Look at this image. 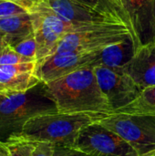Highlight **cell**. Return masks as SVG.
<instances>
[{
  "label": "cell",
  "instance_id": "cell-27",
  "mask_svg": "<svg viewBox=\"0 0 155 156\" xmlns=\"http://www.w3.org/2000/svg\"><path fill=\"white\" fill-rule=\"evenodd\" d=\"M7 94H8V91H0V103L6 97Z\"/></svg>",
  "mask_w": 155,
  "mask_h": 156
},
{
  "label": "cell",
  "instance_id": "cell-28",
  "mask_svg": "<svg viewBox=\"0 0 155 156\" xmlns=\"http://www.w3.org/2000/svg\"><path fill=\"white\" fill-rule=\"evenodd\" d=\"M113 1H114V2H115L116 4H117V5H119V6H120V7H121V8H122V9L123 10V6H122V0H113ZM123 11H124V10H123ZM124 12H125V11H124ZM125 14H126V13H125Z\"/></svg>",
  "mask_w": 155,
  "mask_h": 156
},
{
  "label": "cell",
  "instance_id": "cell-24",
  "mask_svg": "<svg viewBox=\"0 0 155 156\" xmlns=\"http://www.w3.org/2000/svg\"><path fill=\"white\" fill-rule=\"evenodd\" d=\"M12 1L19 4L24 8H26V10H28V12L31 9V7L35 5V3L37 2V0H12Z\"/></svg>",
  "mask_w": 155,
  "mask_h": 156
},
{
  "label": "cell",
  "instance_id": "cell-20",
  "mask_svg": "<svg viewBox=\"0 0 155 156\" xmlns=\"http://www.w3.org/2000/svg\"><path fill=\"white\" fill-rule=\"evenodd\" d=\"M18 54L37 61V41L34 34L12 48Z\"/></svg>",
  "mask_w": 155,
  "mask_h": 156
},
{
  "label": "cell",
  "instance_id": "cell-26",
  "mask_svg": "<svg viewBox=\"0 0 155 156\" xmlns=\"http://www.w3.org/2000/svg\"><path fill=\"white\" fill-rule=\"evenodd\" d=\"M0 150H1V152L3 153L4 156H10L9 155V154H8V152H7V150L5 149V145H4L3 142H0Z\"/></svg>",
  "mask_w": 155,
  "mask_h": 156
},
{
  "label": "cell",
  "instance_id": "cell-9",
  "mask_svg": "<svg viewBox=\"0 0 155 156\" xmlns=\"http://www.w3.org/2000/svg\"><path fill=\"white\" fill-rule=\"evenodd\" d=\"M102 49L54 53L37 63L36 75L45 83L87 67H97Z\"/></svg>",
  "mask_w": 155,
  "mask_h": 156
},
{
  "label": "cell",
  "instance_id": "cell-3",
  "mask_svg": "<svg viewBox=\"0 0 155 156\" xmlns=\"http://www.w3.org/2000/svg\"><path fill=\"white\" fill-rule=\"evenodd\" d=\"M103 115L87 113L52 112L36 116L24 125L21 133L11 138L32 143H50L54 145L73 147L79 133ZM10 139V138H9Z\"/></svg>",
  "mask_w": 155,
  "mask_h": 156
},
{
  "label": "cell",
  "instance_id": "cell-10",
  "mask_svg": "<svg viewBox=\"0 0 155 156\" xmlns=\"http://www.w3.org/2000/svg\"><path fill=\"white\" fill-rule=\"evenodd\" d=\"M122 3L135 51L155 42V0H122Z\"/></svg>",
  "mask_w": 155,
  "mask_h": 156
},
{
  "label": "cell",
  "instance_id": "cell-17",
  "mask_svg": "<svg viewBox=\"0 0 155 156\" xmlns=\"http://www.w3.org/2000/svg\"><path fill=\"white\" fill-rule=\"evenodd\" d=\"M3 144L10 156H33L35 143L10 138L5 142H3Z\"/></svg>",
  "mask_w": 155,
  "mask_h": 156
},
{
  "label": "cell",
  "instance_id": "cell-23",
  "mask_svg": "<svg viewBox=\"0 0 155 156\" xmlns=\"http://www.w3.org/2000/svg\"><path fill=\"white\" fill-rule=\"evenodd\" d=\"M53 156H89L86 154L73 148V147H66V146H58L55 145V151Z\"/></svg>",
  "mask_w": 155,
  "mask_h": 156
},
{
  "label": "cell",
  "instance_id": "cell-16",
  "mask_svg": "<svg viewBox=\"0 0 155 156\" xmlns=\"http://www.w3.org/2000/svg\"><path fill=\"white\" fill-rule=\"evenodd\" d=\"M114 112L155 116V86L143 90L135 101Z\"/></svg>",
  "mask_w": 155,
  "mask_h": 156
},
{
  "label": "cell",
  "instance_id": "cell-18",
  "mask_svg": "<svg viewBox=\"0 0 155 156\" xmlns=\"http://www.w3.org/2000/svg\"><path fill=\"white\" fill-rule=\"evenodd\" d=\"M79 2H82L86 5H91L93 7H100V8H105L108 10H111L117 15L120 16V17L122 19L123 23L129 27L130 29V23L128 20V17L125 14V12L113 0H78Z\"/></svg>",
  "mask_w": 155,
  "mask_h": 156
},
{
  "label": "cell",
  "instance_id": "cell-13",
  "mask_svg": "<svg viewBox=\"0 0 155 156\" xmlns=\"http://www.w3.org/2000/svg\"><path fill=\"white\" fill-rule=\"evenodd\" d=\"M37 61L0 66V86L8 92L26 91L40 82L36 75Z\"/></svg>",
  "mask_w": 155,
  "mask_h": 156
},
{
  "label": "cell",
  "instance_id": "cell-31",
  "mask_svg": "<svg viewBox=\"0 0 155 156\" xmlns=\"http://www.w3.org/2000/svg\"><path fill=\"white\" fill-rule=\"evenodd\" d=\"M0 156H4V154H3V153L1 152V150H0Z\"/></svg>",
  "mask_w": 155,
  "mask_h": 156
},
{
  "label": "cell",
  "instance_id": "cell-12",
  "mask_svg": "<svg viewBox=\"0 0 155 156\" xmlns=\"http://www.w3.org/2000/svg\"><path fill=\"white\" fill-rule=\"evenodd\" d=\"M123 70L142 90L155 86V42L136 51Z\"/></svg>",
  "mask_w": 155,
  "mask_h": 156
},
{
  "label": "cell",
  "instance_id": "cell-19",
  "mask_svg": "<svg viewBox=\"0 0 155 156\" xmlns=\"http://www.w3.org/2000/svg\"><path fill=\"white\" fill-rule=\"evenodd\" d=\"M33 61L36 60L18 54L9 46H6L0 51V66L16 65V64L33 62Z\"/></svg>",
  "mask_w": 155,
  "mask_h": 156
},
{
  "label": "cell",
  "instance_id": "cell-11",
  "mask_svg": "<svg viewBox=\"0 0 155 156\" xmlns=\"http://www.w3.org/2000/svg\"><path fill=\"white\" fill-rule=\"evenodd\" d=\"M62 17L79 23L124 24L116 13L100 7H93L78 0H41ZM125 25V24H124Z\"/></svg>",
  "mask_w": 155,
  "mask_h": 156
},
{
  "label": "cell",
  "instance_id": "cell-14",
  "mask_svg": "<svg viewBox=\"0 0 155 156\" xmlns=\"http://www.w3.org/2000/svg\"><path fill=\"white\" fill-rule=\"evenodd\" d=\"M0 30L4 33L6 45L13 48L34 34L30 14L0 18Z\"/></svg>",
  "mask_w": 155,
  "mask_h": 156
},
{
  "label": "cell",
  "instance_id": "cell-21",
  "mask_svg": "<svg viewBox=\"0 0 155 156\" xmlns=\"http://www.w3.org/2000/svg\"><path fill=\"white\" fill-rule=\"evenodd\" d=\"M29 13L19 4L12 0H0V18Z\"/></svg>",
  "mask_w": 155,
  "mask_h": 156
},
{
  "label": "cell",
  "instance_id": "cell-7",
  "mask_svg": "<svg viewBox=\"0 0 155 156\" xmlns=\"http://www.w3.org/2000/svg\"><path fill=\"white\" fill-rule=\"evenodd\" d=\"M73 148L89 156H139L124 139L98 122L79 133Z\"/></svg>",
  "mask_w": 155,
  "mask_h": 156
},
{
  "label": "cell",
  "instance_id": "cell-22",
  "mask_svg": "<svg viewBox=\"0 0 155 156\" xmlns=\"http://www.w3.org/2000/svg\"><path fill=\"white\" fill-rule=\"evenodd\" d=\"M55 145L50 143H35L33 156H53Z\"/></svg>",
  "mask_w": 155,
  "mask_h": 156
},
{
  "label": "cell",
  "instance_id": "cell-29",
  "mask_svg": "<svg viewBox=\"0 0 155 156\" xmlns=\"http://www.w3.org/2000/svg\"><path fill=\"white\" fill-rule=\"evenodd\" d=\"M142 156H155V150H153V151H152V152H150V153H148V154H146Z\"/></svg>",
  "mask_w": 155,
  "mask_h": 156
},
{
  "label": "cell",
  "instance_id": "cell-5",
  "mask_svg": "<svg viewBox=\"0 0 155 156\" xmlns=\"http://www.w3.org/2000/svg\"><path fill=\"white\" fill-rule=\"evenodd\" d=\"M97 122L124 139L139 156L155 150V116L111 112Z\"/></svg>",
  "mask_w": 155,
  "mask_h": 156
},
{
  "label": "cell",
  "instance_id": "cell-8",
  "mask_svg": "<svg viewBox=\"0 0 155 156\" xmlns=\"http://www.w3.org/2000/svg\"><path fill=\"white\" fill-rule=\"evenodd\" d=\"M94 71L100 88L112 112L132 103L143 91L135 81L124 72L123 68L97 66Z\"/></svg>",
  "mask_w": 155,
  "mask_h": 156
},
{
  "label": "cell",
  "instance_id": "cell-15",
  "mask_svg": "<svg viewBox=\"0 0 155 156\" xmlns=\"http://www.w3.org/2000/svg\"><path fill=\"white\" fill-rule=\"evenodd\" d=\"M132 37L110 45L101 51L98 66L110 68H123L135 55Z\"/></svg>",
  "mask_w": 155,
  "mask_h": 156
},
{
  "label": "cell",
  "instance_id": "cell-2",
  "mask_svg": "<svg viewBox=\"0 0 155 156\" xmlns=\"http://www.w3.org/2000/svg\"><path fill=\"white\" fill-rule=\"evenodd\" d=\"M57 112L43 81L26 91L8 92L0 103V142L18 135L30 119Z\"/></svg>",
  "mask_w": 155,
  "mask_h": 156
},
{
  "label": "cell",
  "instance_id": "cell-30",
  "mask_svg": "<svg viewBox=\"0 0 155 156\" xmlns=\"http://www.w3.org/2000/svg\"><path fill=\"white\" fill-rule=\"evenodd\" d=\"M0 91H6V90H4V89H3V88L0 86Z\"/></svg>",
  "mask_w": 155,
  "mask_h": 156
},
{
  "label": "cell",
  "instance_id": "cell-4",
  "mask_svg": "<svg viewBox=\"0 0 155 156\" xmlns=\"http://www.w3.org/2000/svg\"><path fill=\"white\" fill-rule=\"evenodd\" d=\"M29 14L37 41V63L54 54L65 36L102 25L69 21L57 14L41 0H37Z\"/></svg>",
  "mask_w": 155,
  "mask_h": 156
},
{
  "label": "cell",
  "instance_id": "cell-25",
  "mask_svg": "<svg viewBox=\"0 0 155 156\" xmlns=\"http://www.w3.org/2000/svg\"><path fill=\"white\" fill-rule=\"evenodd\" d=\"M7 45H6V43H5V36H4V33L0 30V51L4 48H5Z\"/></svg>",
  "mask_w": 155,
  "mask_h": 156
},
{
  "label": "cell",
  "instance_id": "cell-1",
  "mask_svg": "<svg viewBox=\"0 0 155 156\" xmlns=\"http://www.w3.org/2000/svg\"><path fill=\"white\" fill-rule=\"evenodd\" d=\"M46 87L58 112L95 115L112 112L100 88L94 67L80 69L46 83Z\"/></svg>",
  "mask_w": 155,
  "mask_h": 156
},
{
  "label": "cell",
  "instance_id": "cell-6",
  "mask_svg": "<svg viewBox=\"0 0 155 156\" xmlns=\"http://www.w3.org/2000/svg\"><path fill=\"white\" fill-rule=\"evenodd\" d=\"M130 37H132L130 29L124 24H102L65 36L58 43L55 53L100 50Z\"/></svg>",
  "mask_w": 155,
  "mask_h": 156
}]
</instances>
